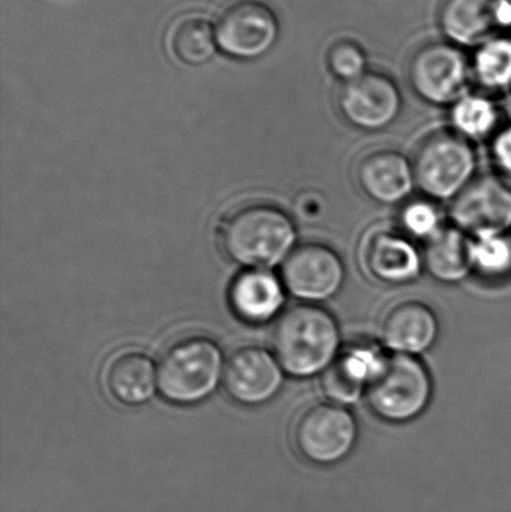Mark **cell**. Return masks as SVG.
I'll return each mask as SVG.
<instances>
[{"label": "cell", "mask_w": 511, "mask_h": 512, "mask_svg": "<svg viewBox=\"0 0 511 512\" xmlns=\"http://www.w3.org/2000/svg\"><path fill=\"white\" fill-rule=\"evenodd\" d=\"M437 203L428 197L405 201L399 212V230L416 243L428 242L446 227L443 212Z\"/></svg>", "instance_id": "25"}, {"label": "cell", "mask_w": 511, "mask_h": 512, "mask_svg": "<svg viewBox=\"0 0 511 512\" xmlns=\"http://www.w3.org/2000/svg\"><path fill=\"white\" fill-rule=\"evenodd\" d=\"M282 379L279 361L257 346L234 352L224 370L225 390L243 405H260L272 399L281 388Z\"/></svg>", "instance_id": "16"}, {"label": "cell", "mask_w": 511, "mask_h": 512, "mask_svg": "<svg viewBox=\"0 0 511 512\" xmlns=\"http://www.w3.org/2000/svg\"><path fill=\"white\" fill-rule=\"evenodd\" d=\"M452 129L468 141L492 140L503 128L501 111L489 96L467 93L452 105Z\"/></svg>", "instance_id": "21"}, {"label": "cell", "mask_w": 511, "mask_h": 512, "mask_svg": "<svg viewBox=\"0 0 511 512\" xmlns=\"http://www.w3.org/2000/svg\"><path fill=\"white\" fill-rule=\"evenodd\" d=\"M282 282L294 295L308 301L335 297L345 282L341 256L321 243L297 246L282 262Z\"/></svg>", "instance_id": "12"}, {"label": "cell", "mask_w": 511, "mask_h": 512, "mask_svg": "<svg viewBox=\"0 0 511 512\" xmlns=\"http://www.w3.org/2000/svg\"><path fill=\"white\" fill-rule=\"evenodd\" d=\"M296 228L282 210L251 204L231 213L221 227V246L231 261L263 270L293 251Z\"/></svg>", "instance_id": "2"}, {"label": "cell", "mask_w": 511, "mask_h": 512, "mask_svg": "<svg viewBox=\"0 0 511 512\" xmlns=\"http://www.w3.org/2000/svg\"><path fill=\"white\" fill-rule=\"evenodd\" d=\"M216 42L228 56L257 59L275 45L279 35L275 12L260 0H239L219 15Z\"/></svg>", "instance_id": "10"}, {"label": "cell", "mask_w": 511, "mask_h": 512, "mask_svg": "<svg viewBox=\"0 0 511 512\" xmlns=\"http://www.w3.org/2000/svg\"><path fill=\"white\" fill-rule=\"evenodd\" d=\"M338 108L354 128L381 131L389 128L401 114V90L389 75L368 71L344 83L338 93Z\"/></svg>", "instance_id": "11"}, {"label": "cell", "mask_w": 511, "mask_h": 512, "mask_svg": "<svg viewBox=\"0 0 511 512\" xmlns=\"http://www.w3.org/2000/svg\"><path fill=\"white\" fill-rule=\"evenodd\" d=\"M327 65L339 80L348 83L368 72V57L365 50L354 41H339L327 54Z\"/></svg>", "instance_id": "26"}, {"label": "cell", "mask_w": 511, "mask_h": 512, "mask_svg": "<svg viewBox=\"0 0 511 512\" xmlns=\"http://www.w3.org/2000/svg\"><path fill=\"white\" fill-rule=\"evenodd\" d=\"M104 381L111 397L129 406L146 403L158 385L152 360L140 351L113 355L105 366Z\"/></svg>", "instance_id": "18"}, {"label": "cell", "mask_w": 511, "mask_h": 512, "mask_svg": "<svg viewBox=\"0 0 511 512\" xmlns=\"http://www.w3.org/2000/svg\"><path fill=\"white\" fill-rule=\"evenodd\" d=\"M423 268L426 273L440 283L455 285L464 282L471 271L470 236L446 225L422 248Z\"/></svg>", "instance_id": "20"}, {"label": "cell", "mask_w": 511, "mask_h": 512, "mask_svg": "<svg viewBox=\"0 0 511 512\" xmlns=\"http://www.w3.org/2000/svg\"><path fill=\"white\" fill-rule=\"evenodd\" d=\"M389 351L375 340L360 339L342 346L338 357L323 373L324 393L339 405L356 403L386 366Z\"/></svg>", "instance_id": "13"}, {"label": "cell", "mask_w": 511, "mask_h": 512, "mask_svg": "<svg viewBox=\"0 0 511 512\" xmlns=\"http://www.w3.org/2000/svg\"><path fill=\"white\" fill-rule=\"evenodd\" d=\"M357 258L365 276L381 285H408L425 271L422 249L389 225H374L363 233Z\"/></svg>", "instance_id": "7"}, {"label": "cell", "mask_w": 511, "mask_h": 512, "mask_svg": "<svg viewBox=\"0 0 511 512\" xmlns=\"http://www.w3.org/2000/svg\"><path fill=\"white\" fill-rule=\"evenodd\" d=\"M411 162L416 188L434 201H452L477 176L473 143L453 129H441L423 138Z\"/></svg>", "instance_id": "3"}, {"label": "cell", "mask_w": 511, "mask_h": 512, "mask_svg": "<svg viewBox=\"0 0 511 512\" xmlns=\"http://www.w3.org/2000/svg\"><path fill=\"white\" fill-rule=\"evenodd\" d=\"M216 32L203 17H186L171 33L174 56L186 65H204L216 51Z\"/></svg>", "instance_id": "24"}, {"label": "cell", "mask_w": 511, "mask_h": 512, "mask_svg": "<svg viewBox=\"0 0 511 512\" xmlns=\"http://www.w3.org/2000/svg\"><path fill=\"white\" fill-rule=\"evenodd\" d=\"M356 438V418L339 403H314L297 415L291 427V441L297 453L318 465L344 459Z\"/></svg>", "instance_id": "6"}, {"label": "cell", "mask_w": 511, "mask_h": 512, "mask_svg": "<svg viewBox=\"0 0 511 512\" xmlns=\"http://www.w3.org/2000/svg\"><path fill=\"white\" fill-rule=\"evenodd\" d=\"M222 352L204 337H188L173 343L159 357L158 390L173 403L200 402L215 391L222 375Z\"/></svg>", "instance_id": "4"}, {"label": "cell", "mask_w": 511, "mask_h": 512, "mask_svg": "<svg viewBox=\"0 0 511 512\" xmlns=\"http://www.w3.org/2000/svg\"><path fill=\"white\" fill-rule=\"evenodd\" d=\"M491 158L498 174L511 183V123L504 125L492 138Z\"/></svg>", "instance_id": "27"}, {"label": "cell", "mask_w": 511, "mask_h": 512, "mask_svg": "<svg viewBox=\"0 0 511 512\" xmlns=\"http://www.w3.org/2000/svg\"><path fill=\"white\" fill-rule=\"evenodd\" d=\"M432 394L434 381L420 357L390 354L365 399L377 417L390 423H407L428 408Z\"/></svg>", "instance_id": "5"}, {"label": "cell", "mask_w": 511, "mask_h": 512, "mask_svg": "<svg viewBox=\"0 0 511 512\" xmlns=\"http://www.w3.org/2000/svg\"><path fill=\"white\" fill-rule=\"evenodd\" d=\"M473 276L489 285L511 280V236L509 233L470 237Z\"/></svg>", "instance_id": "22"}, {"label": "cell", "mask_w": 511, "mask_h": 512, "mask_svg": "<svg viewBox=\"0 0 511 512\" xmlns=\"http://www.w3.org/2000/svg\"><path fill=\"white\" fill-rule=\"evenodd\" d=\"M380 342L390 354L420 355L434 348L440 321L431 306L419 300L392 304L381 316Z\"/></svg>", "instance_id": "14"}, {"label": "cell", "mask_w": 511, "mask_h": 512, "mask_svg": "<svg viewBox=\"0 0 511 512\" xmlns=\"http://www.w3.org/2000/svg\"><path fill=\"white\" fill-rule=\"evenodd\" d=\"M272 348L290 375L308 378L324 373L342 348L338 322L323 307H290L273 327Z\"/></svg>", "instance_id": "1"}, {"label": "cell", "mask_w": 511, "mask_h": 512, "mask_svg": "<svg viewBox=\"0 0 511 512\" xmlns=\"http://www.w3.org/2000/svg\"><path fill=\"white\" fill-rule=\"evenodd\" d=\"M498 3L500 0H444L440 11L441 30L458 47H479L501 35Z\"/></svg>", "instance_id": "17"}, {"label": "cell", "mask_w": 511, "mask_h": 512, "mask_svg": "<svg viewBox=\"0 0 511 512\" xmlns=\"http://www.w3.org/2000/svg\"><path fill=\"white\" fill-rule=\"evenodd\" d=\"M453 227L467 236L509 233L511 183L500 174H480L450 203Z\"/></svg>", "instance_id": "9"}, {"label": "cell", "mask_w": 511, "mask_h": 512, "mask_svg": "<svg viewBox=\"0 0 511 512\" xmlns=\"http://www.w3.org/2000/svg\"><path fill=\"white\" fill-rule=\"evenodd\" d=\"M471 63L458 45L431 42L417 50L408 68L411 87L423 101L453 105L467 95Z\"/></svg>", "instance_id": "8"}, {"label": "cell", "mask_w": 511, "mask_h": 512, "mask_svg": "<svg viewBox=\"0 0 511 512\" xmlns=\"http://www.w3.org/2000/svg\"><path fill=\"white\" fill-rule=\"evenodd\" d=\"M471 75L488 92L511 89V35H498L477 47Z\"/></svg>", "instance_id": "23"}, {"label": "cell", "mask_w": 511, "mask_h": 512, "mask_svg": "<svg viewBox=\"0 0 511 512\" xmlns=\"http://www.w3.org/2000/svg\"><path fill=\"white\" fill-rule=\"evenodd\" d=\"M360 191L384 206L404 204L414 188L413 162L395 149H375L357 161L354 170Z\"/></svg>", "instance_id": "15"}, {"label": "cell", "mask_w": 511, "mask_h": 512, "mask_svg": "<svg viewBox=\"0 0 511 512\" xmlns=\"http://www.w3.org/2000/svg\"><path fill=\"white\" fill-rule=\"evenodd\" d=\"M284 289L279 280L266 270H248L234 279L230 304L237 316L252 324L269 321L284 304Z\"/></svg>", "instance_id": "19"}]
</instances>
